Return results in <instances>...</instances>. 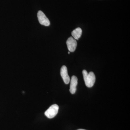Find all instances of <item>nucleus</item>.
I'll use <instances>...</instances> for the list:
<instances>
[{
    "instance_id": "nucleus-2",
    "label": "nucleus",
    "mask_w": 130,
    "mask_h": 130,
    "mask_svg": "<svg viewBox=\"0 0 130 130\" xmlns=\"http://www.w3.org/2000/svg\"><path fill=\"white\" fill-rule=\"evenodd\" d=\"M59 109V106L56 104H54L52 105L47 109L44 113V114L49 119L53 118L58 113Z\"/></svg>"
},
{
    "instance_id": "nucleus-5",
    "label": "nucleus",
    "mask_w": 130,
    "mask_h": 130,
    "mask_svg": "<svg viewBox=\"0 0 130 130\" xmlns=\"http://www.w3.org/2000/svg\"><path fill=\"white\" fill-rule=\"evenodd\" d=\"M60 74L63 81L66 84H68L70 83V78L68 73L67 67L65 66H63L61 68Z\"/></svg>"
},
{
    "instance_id": "nucleus-3",
    "label": "nucleus",
    "mask_w": 130,
    "mask_h": 130,
    "mask_svg": "<svg viewBox=\"0 0 130 130\" xmlns=\"http://www.w3.org/2000/svg\"><path fill=\"white\" fill-rule=\"evenodd\" d=\"M37 17L39 23L42 25L48 26L50 25V21L48 19L42 11H39L38 12Z\"/></svg>"
},
{
    "instance_id": "nucleus-9",
    "label": "nucleus",
    "mask_w": 130,
    "mask_h": 130,
    "mask_svg": "<svg viewBox=\"0 0 130 130\" xmlns=\"http://www.w3.org/2000/svg\"><path fill=\"white\" fill-rule=\"evenodd\" d=\"M68 53L69 54H70V52H68Z\"/></svg>"
},
{
    "instance_id": "nucleus-4",
    "label": "nucleus",
    "mask_w": 130,
    "mask_h": 130,
    "mask_svg": "<svg viewBox=\"0 0 130 130\" xmlns=\"http://www.w3.org/2000/svg\"><path fill=\"white\" fill-rule=\"evenodd\" d=\"M68 48L71 52H73L75 51L77 47V42L76 40L73 37H69L66 42Z\"/></svg>"
},
{
    "instance_id": "nucleus-6",
    "label": "nucleus",
    "mask_w": 130,
    "mask_h": 130,
    "mask_svg": "<svg viewBox=\"0 0 130 130\" xmlns=\"http://www.w3.org/2000/svg\"><path fill=\"white\" fill-rule=\"evenodd\" d=\"M77 78L76 76L72 77L70 86V92L72 94H74L76 91V86L78 83Z\"/></svg>"
},
{
    "instance_id": "nucleus-8",
    "label": "nucleus",
    "mask_w": 130,
    "mask_h": 130,
    "mask_svg": "<svg viewBox=\"0 0 130 130\" xmlns=\"http://www.w3.org/2000/svg\"><path fill=\"white\" fill-rule=\"evenodd\" d=\"M77 130H86L85 129H79Z\"/></svg>"
},
{
    "instance_id": "nucleus-1",
    "label": "nucleus",
    "mask_w": 130,
    "mask_h": 130,
    "mask_svg": "<svg viewBox=\"0 0 130 130\" xmlns=\"http://www.w3.org/2000/svg\"><path fill=\"white\" fill-rule=\"evenodd\" d=\"M83 74L86 86L88 88H91L93 86L95 81V75L94 73L90 72L88 73L86 70H84Z\"/></svg>"
},
{
    "instance_id": "nucleus-7",
    "label": "nucleus",
    "mask_w": 130,
    "mask_h": 130,
    "mask_svg": "<svg viewBox=\"0 0 130 130\" xmlns=\"http://www.w3.org/2000/svg\"><path fill=\"white\" fill-rule=\"evenodd\" d=\"M82 30L81 28H77L73 30L72 32L73 37L75 40H78L82 35Z\"/></svg>"
}]
</instances>
